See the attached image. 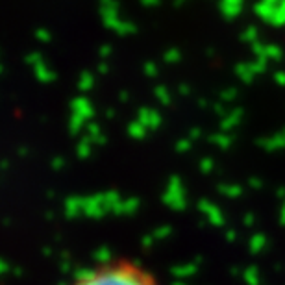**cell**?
Returning a JSON list of instances; mask_svg holds the SVG:
<instances>
[{"label": "cell", "instance_id": "d4e9b609", "mask_svg": "<svg viewBox=\"0 0 285 285\" xmlns=\"http://www.w3.org/2000/svg\"><path fill=\"white\" fill-rule=\"evenodd\" d=\"M228 110H230V108H226V104H222V102H219V100H217V102H213L211 104V111H213L215 115L219 117H224L228 113Z\"/></svg>", "mask_w": 285, "mask_h": 285}, {"label": "cell", "instance_id": "6da1fadb", "mask_svg": "<svg viewBox=\"0 0 285 285\" xmlns=\"http://www.w3.org/2000/svg\"><path fill=\"white\" fill-rule=\"evenodd\" d=\"M69 285H159V282L137 261L111 259L82 272Z\"/></svg>", "mask_w": 285, "mask_h": 285}, {"label": "cell", "instance_id": "4fadbf2b", "mask_svg": "<svg viewBox=\"0 0 285 285\" xmlns=\"http://www.w3.org/2000/svg\"><path fill=\"white\" fill-rule=\"evenodd\" d=\"M152 95H154L155 102L163 106V108H170L172 102H174V95H172V91L168 89L165 84H155L154 89H152Z\"/></svg>", "mask_w": 285, "mask_h": 285}, {"label": "cell", "instance_id": "44dd1931", "mask_svg": "<svg viewBox=\"0 0 285 285\" xmlns=\"http://www.w3.org/2000/svg\"><path fill=\"white\" fill-rule=\"evenodd\" d=\"M159 65L155 63V61H144L142 63V74L150 80H155V78H159Z\"/></svg>", "mask_w": 285, "mask_h": 285}, {"label": "cell", "instance_id": "ffe728a7", "mask_svg": "<svg viewBox=\"0 0 285 285\" xmlns=\"http://www.w3.org/2000/svg\"><path fill=\"white\" fill-rule=\"evenodd\" d=\"M93 146H95V142L91 141L89 137L84 134V136H82V139H80V141H78V144H76L78 155H80V157H87V155L91 154V148H93Z\"/></svg>", "mask_w": 285, "mask_h": 285}, {"label": "cell", "instance_id": "8fae6325", "mask_svg": "<svg viewBox=\"0 0 285 285\" xmlns=\"http://www.w3.org/2000/svg\"><path fill=\"white\" fill-rule=\"evenodd\" d=\"M259 146L261 148L269 150V152H276V150H284L285 148V126L284 128L276 130L274 134L267 137H261L259 139Z\"/></svg>", "mask_w": 285, "mask_h": 285}, {"label": "cell", "instance_id": "d6a6232c", "mask_svg": "<svg viewBox=\"0 0 285 285\" xmlns=\"http://www.w3.org/2000/svg\"><path fill=\"white\" fill-rule=\"evenodd\" d=\"M198 108H200V110H207V108H211V104H209V100H207V98H198Z\"/></svg>", "mask_w": 285, "mask_h": 285}, {"label": "cell", "instance_id": "7a4b0ae2", "mask_svg": "<svg viewBox=\"0 0 285 285\" xmlns=\"http://www.w3.org/2000/svg\"><path fill=\"white\" fill-rule=\"evenodd\" d=\"M98 17L108 32L119 37H128L137 33V24L123 15L119 0H98Z\"/></svg>", "mask_w": 285, "mask_h": 285}, {"label": "cell", "instance_id": "ba28073f", "mask_svg": "<svg viewBox=\"0 0 285 285\" xmlns=\"http://www.w3.org/2000/svg\"><path fill=\"white\" fill-rule=\"evenodd\" d=\"M136 119L148 132H155V130H159L163 126V113L152 108V106H141L136 113Z\"/></svg>", "mask_w": 285, "mask_h": 285}, {"label": "cell", "instance_id": "603a6c76", "mask_svg": "<svg viewBox=\"0 0 285 285\" xmlns=\"http://www.w3.org/2000/svg\"><path fill=\"white\" fill-rule=\"evenodd\" d=\"M111 56H113V46L110 43H104V45L98 46V58H100V61H108Z\"/></svg>", "mask_w": 285, "mask_h": 285}, {"label": "cell", "instance_id": "e0dca14e", "mask_svg": "<svg viewBox=\"0 0 285 285\" xmlns=\"http://www.w3.org/2000/svg\"><path fill=\"white\" fill-rule=\"evenodd\" d=\"M235 141V137L232 134H228V132H217V134H211L209 136V142L215 144V146H219V148H230Z\"/></svg>", "mask_w": 285, "mask_h": 285}, {"label": "cell", "instance_id": "7402d4cb", "mask_svg": "<svg viewBox=\"0 0 285 285\" xmlns=\"http://www.w3.org/2000/svg\"><path fill=\"white\" fill-rule=\"evenodd\" d=\"M33 37L37 39L39 43H50L52 41V33H50V30H48V28H43V26H41V28H37V30H35V32H33Z\"/></svg>", "mask_w": 285, "mask_h": 285}, {"label": "cell", "instance_id": "5b68a950", "mask_svg": "<svg viewBox=\"0 0 285 285\" xmlns=\"http://www.w3.org/2000/svg\"><path fill=\"white\" fill-rule=\"evenodd\" d=\"M24 63L32 69L33 78L37 80L39 84L43 85H50L58 80V72L54 71L50 67V63L45 59V56L39 50H32L28 52L24 56Z\"/></svg>", "mask_w": 285, "mask_h": 285}, {"label": "cell", "instance_id": "9c48e42d", "mask_svg": "<svg viewBox=\"0 0 285 285\" xmlns=\"http://www.w3.org/2000/svg\"><path fill=\"white\" fill-rule=\"evenodd\" d=\"M217 9H219L222 19L233 22L245 13L246 0H217Z\"/></svg>", "mask_w": 285, "mask_h": 285}, {"label": "cell", "instance_id": "484cf974", "mask_svg": "<svg viewBox=\"0 0 285 285\" xmlns=\"http://www.w3.org/2000/svg\"><path fill=\"white\" fill-rule=\"evenodd\" d=\"M191 146H193V139H189V137L178 139V142H176V150H178V152H187Z\"/></svg>", "mask_w": 285, "mask_h": 285}, {"label": "cell", "instance_id": "9a60e30c", "mask_svg": "<svg viewBox=\"0 0 285 285\" xmlns=\"http://www.w3.org/2000/svg\"><path fill=\"white\" fill-rule=\"evenodd\" d=\"M239 39H241V43L252 46V45H256L258 41H261V32H259V28L256 24H248L241 30Z\"/></svg>", "mask_w": 285, "mask_h": 285}, {"label": "cell", "instance_id": "f1b7e54d", "mask_svg": "<svg viewBox=\"0 0 285 285\" xmlns=\"http://www.w3.org/2000/svg\"><path fill=\"white\" fill-rule=\"evenodd\" d=\"M110 71H111L110 61H98V65H97L98 74H110Z\"/></svg>", "mask_w": 285, "mask_h": 285}, {"label": "cell", "instance_id": "83f0119b", "mask_svg": "<svg viewBox=\"0 0 285 285\" xmlns=\"http://www.w3.org/2000/svg\"><path fill=\"white\" fill-rule=\"evenodd\" d=\"M163 0H139V4H141L144 9H155V7L161 6Z\"/></svg>", "mask_w": 285, "mask_h": 285}, {"label": "cell", "instance_id": "4dcf8cb0", "mask_svg": "<svg viewBox=\"0 0 285 285\" xmlns=\"http://www.w3.org/2000/svg\"><path fill=\"white\" fill-rule=\"evenodd\" d=\"M104 115H106V119H108V121H113V119L117 117L115 108H108V110H104Z\"/></svg>", "mask_w": 285, "mask_h": 285}, {"label": "cell", "instance_id": "e575fe53", "mask_svg": "<svg viewBox=\"0 0 285 285\" xmlns=\"http://www.w3.org/2000/svg\"><path fill=\"white\" fill-rule=\"evenodd\" d=\"M206 56H209V58H215V48H213V46L206 48Z\"/></svg>", "mask_w": 285, "mask_h": 285}, {"label": "cell", "instance_id": "f546056e", "mask_svg": "<svg viewBox=\"0 0 285 285\" xmlns=\"http://www.w3.org/2000/svg\"><path fill=\"white\" fill-rule=\"evenodd\" d=\"M117 97H119V102L121 104H128L130 102V93L126 89H123V91H119V95H117Z\"/></svg>", "mask_w": 285, "mask_h": 285}, {"label": "cell", "instance_id": "8992f818", "mask_svg": "<svg viewBox=\"0 0 285 285\" xmlns=\"http://www.w3.org/2000/svg\"><path fill=\"white\" fill-rule=\"evenodd\" d=\"M269 65L267 61L263 59H248V61H239V63H235L233 67V72H235V76L241 80V84L245 85H250L254 80H258L259 76H263L267 71H269Z\"/></svg>", "mask_w": 285, "mask_h": 285}, {"label": "cell", "instance_id": "5bb4252c", "mask_svg": "<svg viewBox=\"0 0 285 285\" xmlns=\"http://www.w3.org/2000/svg\"><path fill=\"white\" fill-rule=\"evenodd\" d=\"M126 134H128L130 139H134V141H142V139H146L148 137V130L144 128L137 119H132L128 124H126Z\"/></svg>", "mask_w": 285, "mask_h": 285}, {"label": "cell", "instance_id": "52a82bcc", "mask_svg": "<svg viewBox=\"0 0 285 285\" xmlns=\"http://www.w3.org/2000/svg\"><path fill=\"white\" fill-rule=\"evenodd\" d=\"M250 52L254 58L263 59L267 63H280L285 56L282 45L272 43V41H258L256 45L250 46Z\"/></svg>", "mask_w": 285, "mask_h": 285}, {"label": "cell", "instance_id": "3957f363", "mask_svg": "<svg viewBox=\"0 0 285 285\" xmlns=\"http://www.w3.org/2000/svg\"><path fill=\"white\" fill-rule=\"evenodd\" d=\"M97 110H95V104L87 95H78L69 102V134L71 136H78L85 132V128L95 121Z\"/></svg>", "mask_w": 285, "mask_h": 285}, {"label": "cell", "instance_id": "2e32d148", "mask_svg": "<svg viewBox=\"0 0 285 285\" xmlns=\"http://www.w3.org/2000/svg\"><path fill=\"white\" fill-rule=\"evenodd\" d=\"M84 134L89 137V139L95 142V144H104V142H106V134H104L102 126H100L97 121H93V123H91L89 126L85 128Z\"/></svg>", "mask_w": 285, "mask_h": 285}, {"label": "cell", "instance_id": "d6986e66", "mask_svg": "<svg viewBox=\"0 0 285 285\" xmlns=\"http://www.w3.org/2000/svg\"><path fill=\"white\" fill-rule=\"evenodd\" d=\"M181 58H183V56H181V50L178 46H170V48H167L161 56L165 65H178L181 61Z\"/></svg>", "mask_w": 285, "mask_h": 285}, {"label": "cell", "instance_id": "1f68e13d", "mask_svg": "<svg viewBox=\"0 0 285 285\" xmlns=\"http://www.w3.org/2000/svg\"><path fill=\"white\" fill-rule=\"evenodd\" d=\"M202 137V130L200 128H193L189 132V139H200Z\"/></svg>", "mask_w": 285, "mask_h": 285}, {"label": "cell", "instance_id": "7c38bea8", "mask_svg": "<svg viewBox=\"0 0 285 285\" xmlns=\"http://www.w3.org/2000/svg\"><path fill=\"white\" fill-rule=\"evenodd\" d=\"M95 85H97V74L89 69H84V71L78 74L76 78V89L80 95H87L91 91L95 89Z\"/></svg>", "mask_w": 285, "mask_h": 285}, {"label": "cell", "instance_id": "cb8c5ba5", "mask_svg": "<svg viewBox=\"0 0 285 285\" xmlns=\"http://www.w3.org/2000/svg\"><path fill=\"white\" fill-rule=\"evenodd\" d=\"M272 82L278 87H285V69H276L272 72Z\"/></svg>", "mask_w": 285, "mask_h": 285}, {"label": "cell", "instance_id": "4316f807", "mask_svg": "<svg viewBox=\"0 0 285 285\" xmlns=\"http://www.w3.org/2000/svg\"><path fill=\"white\" fill-rule=\"evenodd\" d=\"M178 95H180V97H189V95H193V85L187 84V82L178 84Z\"/></svg>", "mask_w": 285, "mask_h": 285}, {"label": "cell", "instance_id": "277c9868", "mask_svg": "<svg viewBox=\"0 0 285 285\" xmlns=\"http://www.w3.org/2000/svg\"><path fill=\"white\" fill-rule=\"evenodd\" d=\"M252 11L261 24L269 28H285V0H256Z\"/></svg>", "mask_w": 285, "mask_h": 285}, {"label": "cell", "instance_id": "d590c367", "mask_svg": "<svg viewBox=\"0 0 285 285\" xmlns=\"http://www.w3.org/2000/svg\"><path fill=\"white\" fill-rule=\"evenodd\" d=\"M202 167H211V159H202ZM209 170V168H207Z\"/></svg>", "mask_w": 285, "mask_h": 285}, {"label": "cell", "instance_id": "836d02e7", "mask_svg": "<svg viewBox=\"0 0 285 285\" xmlns=\"http://www.w3.org/2000/svg\"><path fill=\"white\" fill-rule=\"evenodd\" d=\"M170 2H172V6L180 7V6H183V4L187 2V0H170Z\"/></svg>", "mask_w": 285, "mask_h": 285}, {"label": "cell", "instance_id": "ac0fdd59", "mask_svg": "<svg viewBox=\"0 0 285 285\" xmlns=\"http://www.w3.org/2000/svg\"><path fill=\"white\" fill-rule=\"evenodd\" d=\"M237 97H239V89L235 87V85H226V87H222V89L217 93V100L222 104H232L237 100Z\"/></svg>", "mask_w": 285, "mask_h": 285}, {"label": "cell", "instance_id": "30bf717a", "mask_svg": "<svg viewBox=\"0 0 285 285\" xmlns=\"http://www.w3.org/2000/svg\"><path fill=\"white\" fill-rule=\"evenodd\" d=\"M243 121H245V108L233 106V108L228 110L226 115L219 119V130L232 134V130H235L239 124H243Z\"/></svg>", "mask_w": 285, "mask_h": 285}]
</instances>
